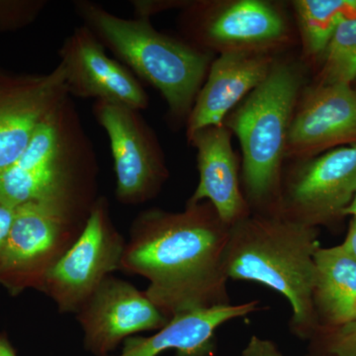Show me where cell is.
Segmentation results:
<instances>
[{"label":"cell","instance_id":"obj_1","mask_svg":"<svg viewBox=\"0 0 356 356\" xmlns=\"http://www.w3.org/2000/svg\"><path fill=\"white\" fill-rule=\"evenodd\" d=\"M229 228L208 202L188 203L180 213L149 211L137 220L121 266L149 281L147 296L168 320L191 309L228 305Z\"/></svg>","mask_w":356,"mask_h":356},{"label":"cell","instance_id":"obj_2","mask_svg":"<svg viewBox=\"0 0 356 356\" xmlns=\"http://www.w3.org/2000/svg\"><path fill=\"white\" fill-rule=\"evenodd\" d=\"M317 229L280 212L252 214L229 228L224 266L229 280L252 281L289 301L293 332L310 336L316 325L313 305Z\"/></svg>","mask_w":356,"mask_h":356},{"label":"cell","instance_id":"obj_3","mask_svg":"<svg viewBox=\"0 0 356 356\" xmlns=\"http://www.w3.org/2000/svg\"><path fill=\"white\" fill-rule=\"evenodd\" d=\"M74 7L103 46L158 89L173 116H189L209 67L205 53L156 31L146 18L125 19L90 1Z\"/></svg>","mask_w":356,"mask_h":356},{"label":"cell","instance_id":"obj_4","mask_svg":"<svg viewBox=\"0 0 356 356\" xmlns=\"http://www.w3.org/2000/svg\"><path fill=\"white\" fill-rule=\"evenodd\" d=\"M301 76L286 64H274L266 79L227 116L224 125L238 138L243 180L250 204L276 212L281 195V165L298 99Z\"/></svg>","mask_w":356,"mask_h":356},{"label":"cell","instance_id":"obj_5","mask_svg":"<svg viewBox=\"0 0 356 356\" xmlns=\"http://www.w3.org/2000/svg\"><path fill=\"white\" fill-rule=\"evenodd\" d=\"M95 163L69 95L42 122L18 159L0 173V201L15 208L39 200L74 206L77 178Z\"/></svg>","mask_w":356,"mask_h":356},{"label":"cell","instance_id":"obj_6","mask_svg":"<svg viewBox=\"0 0 356 356\" xmlns=\"http://www.w3.org/2000/svg\"><path fill=\"white\" fill-rule=\"evenodd\" d=\"M123 252L102 203L96 204L76 242L49 268L43 281L62 310L81 308L107 274L121 266Z\"/></svg>","mask_w":356,"mask_h":356},{"label":"cell","instance_id":"obj_7","mask_svg":"<svg viewBox=\"0 0 356 356\" xmlns=\"http://www.w3.org/2000/svg\"><path fill=\"white\" fill-rule=\"evenodd\" d=\"M356 191V143L312 159L281 192L277 212L311 227L344 215Z\"/></svg>","mask_w":356,"mask_h":356},{"label":"cell","instance_id":"obj_8","mask_svg":"<svg viewBox=\"0 0 356 356\" xmlns=\"http://www.w3.org/2000/svg\"><path fill=\"white\" fill-rule=\"evenodd\" d=\"M93 113L108 136L117 197L124 203L134 204L151 197L165 177V168L156 140L139 111L120 104L95 102Z\"/></svg>","mask_w":356,"mask_h":356},{"label":"cell","instance_id":"obj_9","mask_svg":"<svg viewBox=\"0 0 356 356\" xmlns=\"http://www.w3.org/2000/svg\"><path fill=\"white\" fill-rule=\"evenodd\" d=\"M69 95L60 65L48 74L0 70V173L18 159L42 122Z\"/></svg>","mask_w":356,"mask_h":356},{"label":"cell","instance_id":"obj_10","mask_svg":"<svg viewBox=\"0 0 356 356\" xmlns=\"http://www.w3.org/2000/svg\"><path fill=\"white\" fill-rule=\"evenodd\" d=\"M58 55L70 95L138 111L147 108L149 100L138 79L125 65L108 57L104 46L86 26L74 30Z\"/></svg>","mask_w":356,"mask_h":356},{"label":"cell","instance_id":"obj_11","mask_svg":"<svg viewBox=\"0 0 356 356\" xmlns=\"http://www.w3.org/2000/svg\"><path fill=\"white\" fill-rule=\"evenodd\" d=\"M79 321L89 348L104 355L125 337L161 329L170 320L146 292L125 281L106 278L81 307Z\"/></svg>","mask_w":356,"mask_h":356},{"label":"cell","instance_id":"obj_12","mask_svg":"<svg viewBox=\"0 0 356 356\" xmlns=\"http://www.w3.org/2000/svg\"><path fill=\"white\" fill-rule=\"evenodd\" d=\"M74 208L53 200L31 201L16 207L13 229L0 252V271L38 270L44 278L63 254Z\"/></svg>","mask_w":356,"mask_h":356},{"label":"cell","instance_id":"obj_13","mask_svg":"<svg viewBox=\"0 0 356 356\" xmlns=\"http://www.w3.org/2000/svg\"><path fill=\"white\" fill-rule=\"evenodd\" d=\"M356 143V90L318 84L293 116L286 156L308 159L331 147Z\"/></svg>","mask_w":356,"mask_h":356},{"label":"cell","instance_id":"obj_14","mask_svg":"<svg viewBox=\"0 0 356 356\" xmlns=\"http://www.w3.org/2000/svg\"><path fill=\"white\" fill-rule=\"evenodd\" d=\"M273 60L266 53L227 51L213 63L187 121V136L224 125L229 112L266 79Z\"/></svg>","mask_w":356,"mask_h":356},{"label":"cell","instance_id":"obj_15","mask_svg":"<svg viewBox=\"0 0 356 356\" xmlns=\"http://www.w3.org/2000/svg\"><path fill=\"white\" fill-rule=\"evenodd\" d=\"M198 35L208 46L227 51L266 53L285 42L286 21L273 4L261 0H238L204 14Z\"/></svg>","mask_w":356,"mask_h":356},{"label":"cell","instance_id":"obj_16","mask_svg":"<svg viewBox=\"0 0 356 356\" xmlns=\"http://www.w3.org/2000/svg\"><path fill=\"white\" fill-rule=\"evenodd\" d=\"M189 140L197 149L199 184L189 203H210L225 224L233 226L250 214L238 182L236 156L226 126L194 133Z\"/></svg>","mask_w":356,"mask_h":356},{"label":"cell","instance_id":"obj_17","mask_svg":"<svg viewBox=\"0 0 356 356\" xmlns=\"http://www.w3.org/2000/svg\"><path fill=\"white\" fill-rule=\"evenodd\" d=\"M257 309V302L252 301L180 312L154 336L129 337L119 356H156L168 350H177L185 356L199 355L208 350L220 325Z\"/></svg>","mask_w":356,"mask_h":356},{"label":"cell","instance_id":"obj_18","mask_svg":"<svg viewBox=\"0 0 356 356\" xmlns=\"http://www.w3.org/2000/svg\"><path fill=\"white\" fill-rule=\"evenodd\" d=\"M313 305L327 324H356V257L343 247L318 248L314 257Z\"/></svg>","mask_w":356,"mask_h":356},{"label":"cell","instance_id":"obj_19","mask_svg":"<svg viewBox=\"0 0 356 356\" xmlns=\"http://www.w3.org/2000/svg\"><path fill=\"white\" fill-rule=\"evenodd\" d=\"M294 7L305 53L320 57L339 22L356 13V0H298Z\"/></svg>","mask_w":356,"mask_h":356},{"label":"cell","instance_id":"obj_20","mask_svg":"<svg viewBox=\"0 0 356 356\" xmlns=\"http://www.w3.org/2000/svg\"><path fill=\"white\" fill-rule=\"evenodd\" d=\"M323 57L318 84L350 86L356 79V13L339 22Z\"/></svg>","mask_w":356,"mask_h":356},{"label":"cell","instance_id":"obj_21","mask_svg":"<svg viewBox=\"0 0 356 356\" xmlns=\"http://www.w3.org/2000/svg\"><path fill=\"white\" fill-rule=\"evenodd\" d=\"M46 6L44 0H0V33L31 25Z\"/></svg>","mask_w":356,"mask_h":356},{"label":"cell","instance_id":"obj_22","mask_svg":"<svg viewBox=\"0 0 356 356\" xmlns=\"http://www.w3.org/2000/svg\"><path fill=\"white\" fill-rule=\"evenodd\" d=\"M343 330L334 350L339 356H356V324L346 325Z\"/></svg>","mask_w":356,"mask_h":356},{"label":"cell","instance_id":"obj_23","mask_svg":"<svg viewBox=\"0 0 356 356\" xmlns=\"http://www.w3.org/2000/svg\"><path fill=\"white\" fill-rule=\"evenodd\" d=\"M242 356H283L273 341L252 337Z\"/></svg>","mask_w":356,"mask_h":356},{"label":"cell","instance_id":"obj_24","mask_svg":"<svg viewBox=\"0 0 356 356\" xmlns=\"http://www.w3.org/2000/svg\"><path fill=\"white\" fill-rule=\"evenodd\" d=\"M16 208L0 201V252L4 248L13 229Z\"/></svg>","mask_w":356,"mask_h":356},{"label":"cell","instance_id":"obj_25","mask_svg":"<svg viewBox=\"0 0 356 356\" xmlns=\"http://www.w3.org/2000/svg\"><path fill=\"white\" fill-rule=\"evenodd\" d=\"M343 245L353 257H356V216L351 222L350 232H348V236H346Z\"/></svg>","mask_w":356,"mask_h":356},{"label":"cell","instance_id":"obj_26","mask_svg":"<svg viewBox=\"0 0 356 356\" xmlns=\"http://www.w3.org/2000/svg\"><path fill=\"white\" fill-rule=\"evenodd\" d=\"M0 356H16L10 346L3 339H0Z\"/></svg>","mask_w":356,"mask_h":356},{"label":"cell","instance_id":"obj_27","mask_svg":"<svg viewBox=\"0 0 356 356\" xmlns=\"http://www.w3.org/2000/svg\"><path fill=\"white\" fill-rule=\"evenodd\" d=\"M344 215H353V216H356V191L350 205H348V207L344 211Z\"/></svg>","mask_w":356,"mask_h":356}]
</instances>
